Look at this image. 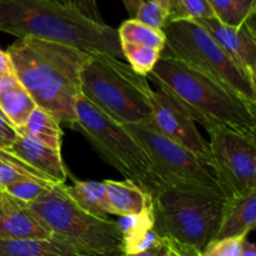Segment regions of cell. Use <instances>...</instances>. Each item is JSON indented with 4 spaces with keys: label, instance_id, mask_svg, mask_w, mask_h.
I'll list each match as a JSON object with an SVG mask.
<instances>
[{
    "label": "cell",
    "instance_id": "d6986e66",
    "mask_svg": "<svg viewBox=\"0 0 256 256\" xmlns=\"http://www.w3.org/2000/svg\"><path fill=\"white\" fill-rule=\"evenodd\" d=\"M118 224L122 232L124 256L144 252L164 239L152 228V212L140 216L122 218Z\"/></svg>",
    "mask_w": 256,
    "mask_h": 256
},
{
    "label": "cell",
    "instance_id": "83f0119b",
    "mask_svg": "<svg viewBox=\"0 0 256 256\" xmlns=\"http://www.w3.org/2000/svg\"><path fill=\"white\" fill-rule=\"evenodd\" d=\"M54 186H56V185L35 182V180L22 179L8 185L4 189V192H6L8 194L12 195L15 199L25 202V204H30V202L39 199L44 192H46L48 190H50Z\"/></svg>",
    "mask_w": 256,
    "mask_h": 256
},
{
    "label": "cell",
    "instance_id": "9a60e30c",
    "mask_svg": "<svg viewBox=\"0 0 256 256\" xmlns=\"http://www.w3.org/2000/svg\"><path fill=\"white\" fill-rule=\"evenodd\" d=\"M256 225V192L225 200L219 229L214 242L232 238H248Z\"/></svg>",
    "mask_w": 256,
    "mask_h": 256
},
{
    "label": "cell",
    "instance_id": "f1b7e54d",
    "mask_svg": "<svg viewBox=\"0 0 256 256\" xmlns=\"http://www.w3.org/2000/svg\"><path fill=\"white\" fill-rule=\"evenodd\" d=\"M244 239L245 238H232L212 242L202 256H239Z\"/></svg>",
    "mask_w": 256,
    "mask_h": 256
},
{
    "label": "cell",
    "instance_id": "ac0fdd59",
    "mask_svg": "<svg viewBox=\"0 0 256 256\" xmlns=\"http://www.w3.org/2000/svg\"><path fill=\"white\" fill-rule=\"evenodd\" d=\"M0 256H90L78 248L50 239H0Z\"/></svg>",
    "mask_w": 256,
    "mask_h": 256
},
{
    "label": "cell",
    "instance_id": "ffe728a7",
    "mask_svg": "<svg viewBox=\"0 0 256 256\" xmlns=\"http://www.w3.org/2000/svg\"><path fill=\"white\" fill-rule=\"evenodd\" d=\"M62 188L80 209L94 216L109 219L104 182H75L72 185L62 184Z\"/></svg>",
    "mask_w": 256,
    "mask_h": 256
},
{
    "label": "cell",
    "instance_id": "5bb4252c",
    "mask_svg": "<svg viewBox=\"0 0 256 256\" xmlns=\"http://www.w3.org/2000/svg\"><path fill=\"white\" fill-rule=\"evenodd\" d=\"M22 162L42 172L56 185L65 184L68 170L62 162L60 150L52 149L32 138L18 132L9 148H5Z\"/></svg>",
    "mask_w": 256,
    "mask_h": 256
},
{
    "label": "cell",
    "instance_id": "836d02e7",
    "mask_svg": "<svg viewBox=\"0 0 256 256\" xmlns=\"http://www.w3.org/2000/svg\"><path fill=\"white\" fill-rule=\"evenodd\" d=\"M122 2L124 4V8L126 9L130 19H135L138 12H139L140 8L142 6L145 0H122Z\"/></svg>",
    "mask_w": 256,
    "mask_h": 256
},
{
    "label": "cell",
    "instance_id": "7a4b0ae2",
    "mask_svg": "<svg viewBox=\"0 0 256 256\" xmlns=\"http://www.w3.org/2000/svg\"><path fill=\"white\" fill-rule=\"evenodd\" d=\"M148 79L166 92L208 132L228 129L256 135L255 105L180 60L162 52Z\"/></svg>",
    "mask_w": 256,
    "mask_h": 256
},
{
    "label": "cell",
    "instance_id": "4dcf8cb0",
    "mask_svg": "<svg viewBox=\"0 0 256 256\" xmlns=\"http://www.w3.org/2000/svg\"><path fill=\"white\" fill-rule=\"evenodd\" d=\"M18 132L10 124L8 118L0 109V148H9L16 138Z\"/></svg>",
    "mask_w": 256,
    "mask_h": 256
},
{
    "label": "cell",
    "instance_id": "cb8c5ba5",
    "mask_svg": "<svg viewBox=\"0 0 256 256\" xmlns=\"http://www.w3.org/2000/svg\"><path fill=\"white\" fill-rule=\"evenodd\" d=\"M118 30L120 44L129 42V44L144 45V46L155 48V49L164 50L165 48V34L162 30L149 26L138 19H128L122 22Z\"/></svg>",
    "mask_w": 256,
    "mask_h": 256
},
{
    "label": "cell",
    "instance_id": "d4e9b609",
    "mask_svg": "<svg viewBox=\"0 0 256 256\" xmlns=\"http://www.w3.org/2000/svg\"><path fill=\"white\" fill-rule=\"evenodd\" d=\"M120 45H122V58L126 59L132 69L146 78L154 69L162 52V50L144 46V45L129 44V42H122Z\"/></svg>",
    "mask_w": 256,
    "mask_h": 256
},
{
    "label": "cell",
    "instance_id": "d590c367",
    "mask_svg": "<svg viewBox=\"0 0 256 256\" xmlns=\"http://www.w3.org/2000/svg\"><path fill=\"white\" fill-rule=\"evenodd\" d=\"M239 256H256V248L255 245L252 244V242L245 238L242 240V250H240V254Z\"/></svg>",
    "mask_w": 256,
    "mask_h": 256
},
{
    "label": "cell",
    "instance_id": "8fae6325",
    "mask_svg": "<svg viewBox=\"0 0 256 256\" xmlns=\"http://www.w3.org/2000/svg\"><path fill=\"white\" fill-rule=\"evenodd\" d=\"M148 124L160 135L189 150L210 165L209 142L202 136L188 112L164 90L158 89L152 92V114Z\"/></svg>",
    "mask_w": 256,
    "mask_h": 256
},
{
    "label": "cell",
    "instance_id": "484cf974",
    "mask_svg": "<svg viewBox=\"0 0 256 256\" xmlns=\"http://www.w3.org/2000/svg\"><path fill=\"white\" fill-rule=\"evenodd\" d=\"M214 18L208 0H170V12L168 22L179 20L210 19Z\"/></svg>",
    "mask_w": 256,
    "mask_h": 256
},
{
    "label": "cell",
    "instance_id": "44dd1931",
    "mask_svg": "<svg viewBox=\"0 0 256 256\" xmlns=\"http://www.w3.org/2000/svg\"><path fill=\"white\" fill-rule=\"evenodd\" d=\"M16 132L24 134L52 149H62V130L54 116L40 108H35L22 126L18 128Z\"/></svg>",
    "mask_w": 256,
    "mask_h": 256
},
{
    "label": "cell",
    "instance_id": "e0dca14e",
    "mask_svg": "<svg viewBox=\"0 0 256 256\" xmlns=\"http://www.w3.org/2000/svg\"><path fill=\"white\" fill-rule=\"evenodd\" d=\"M36 104L14 72L0 75V109L15 128L22 126Z\"/></svg>",
    "mask_w": 256,
    "mask_h": 256
},
{
    "label": "cell",
    "instance_id": "ba28073f",
    "mask_svg": "<svg viewBox=\"0 0 256 256\" xmlns=\"http://www.w3.org/2000/svg\"><path fill=\"white\" fill-rule=\"evenodd\" d=\"M125 128L145 150L164 186L195 188L224 195L216 174L206 162L160 135L148 122Z\"/></svg>",
    "mask_w": 256,
    "mask_h": 256
},
{
    "label": "cell",
    "instance_id": "9c48e42d",
    "mask_svg": "<svg viewBox=\"0 0 256 256\" xmlns=\"http://www.w3.org/2000/svg\"><path fill=\"white\" fill-rule=\"evenodd\" d=\"M210 135V165L225 198L256 192V135L216 129Z\"/></svg>",
    "mask_w": 256,
    "mask_h": 256
},
{
    "label": "cell",
    "instance_id": "8992f818",
    "mask_svg": "<svg viewBox=\"0 0 256 256\" xmlns=\"http://www.w3.org/2000/svg\"><path fill=\"white\" fill-rule=\"evenodd\" d=\"M74 129L79 130L100 156L125 180L136 184L150 196L164 186L145 150L126 128L110 119L82 94L76 102Z\"/></svg>",
    "mask_w": 256,
    "mask_h": 256
},
{
    "label": "cell",
    "instance_id": "1f68e13d",
    "mask_svg": "<svg viewBox=\"0 0 256 256\" xmlns=\"http://www.w3.org/2000/svg\"><path fill=\"white\" fill-rule=\"evenodd\" d=\"M169 256H202L198 250L188 245L180 244V242L169 240Z\"/></svg>",
    "mask_w": 256,
    "mask_h": 256
},
{
    "label": "cell",
    "instance_id": "f546056e",
    "mask_svg": "<svg viewBox=\"0 0 256 256\" xmlns=\"http://www.w3.org/2000/svg\"><path fill=\"white\" fill-rule=\"evenodd\" d=\"M59 2L78 10L84 16L92 20V22L105 24L104 20H102V12H100L99 5H98V0H59Z\"/></svg>",
    "mask_w": 256,
    "mask_h": 256
},
{
    "label": "cell",
    "instance_id": "7c38bea8",
    "mask_svg": "<svg viewBox=\"0 0 256 256\" xmlns=\"http://www.w3.org/2000/svg\"><path fill=\"white\" fill-rule=\"evenodd\" d=\"M255 18H252L242 26H228L215 18L195 20L215 40L218 45L238 65L256 76V32Z\"/></svg>",
    "mask_w": 256,
    "mask_h": 256
},
{
    "label": "cell",
    "instance_id": "4316f807",
    "mask_svg": "<svg viewBox=\"0 0 256 256\" xmlns=\"http://www.w3.org/2000/svg\"><path fill=\"white\" fill-rule=\"evenodd\" d=\"M170 0H145L135 19L155 29L162 30L168 24Z\"/></svg>",
    "mask_w": 256,
    "mask_h": 256
},
{
    "label": "cell",
    "instance_id": "4fadbf2b",
    "mask_svg": "<svg viewBox=\"0 0 256 256\" xmlns=\"http://www.w3.org/2000/svg\"><path fill=\"white\" fill-rule=\"evenodd\" d=\"M52 232L28 204L0 190V239H50Z\"/></svg>",
    "mask_w": 256,
    "mask_h": 256
},
{
    "label": "cell",
    "instance_id": "3957f363",
    "mask_svg": "<svg viewBox=\"0 0 256 256\" xmlns=\"http://www.w3.org/2000/svg\"><path fill=\"white\" fill-rule=\"evenodd\" d=\"M152 92L146 76L110 54L88 52L80 70V94L120 125L148 122Z\"/></svg>",
    "mask_w": 256,
    "mask_h": 256
},
{
    "label": "cell",
    "instance_id": "277c9868",
    "mask_svg": "<svg viewBox=\"0 0 256 256\" xmlns=\"http://www.w3.org/2000/svg\"><path fill=\"white\" fill-rule=\"evenodd\" d=\"M225 200L209 190L162 186L152 196V228L162 238L202 254L214 242Z\"/></svg>",
    "mask_w": 256,
    "mask_h": 256
},
{
    "label": "cell",
    "instance_id": "6da1fadb",
    "mask_svg": "<svg viewBox=\"0 0 256 256\" xmlns=\"http://www.w3.org/2000/svg\"><path fill=\"white\" fill-rule=\"evenodd\" d=\"M0 32L122 58L118 30L59 0H0Z\"/></svg>",
    "mask_w": 256,
    "mask_h": 256
},
{
    "label": "cell",
    "instance_id": "7402d4cb",
    "mask_svg": "<svg viewBox=\"0 0 256 256\" xmlns=\"http://www.w3.org/2000/svg\"><path fill=\"white\" fill-rule=\"evenodd\" d=\"M214 18L228 26H242L255 18L256 0H208Z\"/></svg>",
    "mask_w": 256,
    "mask_h": 256
},
{
    "label": "cell",
    "instance_id": "5b68a950",
    "mask_svg": "<svg viewBox=\"0 0 256 256\" xmlns=\"http://www.w3.org/2000/svg\"><path fill=\"white\" fill-rule=\"evenodd\" d=\"M52 236L90 256H124L118 222L94 216L80 209L62 185L52 188L28 204Z\"/></svg>",
    "mask_w": 256,
    "mask_h": 256
},
{
    "label": "cell",
    "instance_id": "603a6c76",
    "mask_svg": "<svg viewBox=\"0 0 256 256\" xmlns=\"http://www.w3.org/2000/svg\"><path fill=\"white\" fill-rule=\"evenodd\" d=\"M22 179L35 180V182H46L56 185L50 182L46 176L32 169L24 162L15 156L5 148H0V190H4L8 185Z\"/></svg>",
    "mask_w": 256,
    "mask_h": 256
},
{
    "label": "cell",
    "instance_id": "30bf717a",
    "mask_svg": "<svg viewBox=\"0 0 256 256\" xmlns=\"http://www.w3.org/2000/svg\"><path fill=\"white\" fill-rule=\"evenodd\" d=\"M6 52L15 76L30 95L62 68L88 55V52L35 38L18 39Z\"/></svg>",
    "mask_w": 256,
    "mask_h": 256
},
{
    "label": "cell",
    "instance_id": "52a82bcc",
    "mask_svg": "<svg viewBox=\"0 0 256 256\" xmlns=\"http://www.w3.org/2000/svg\"><path fill=\"white\" fill-rule=\"evenodd\" d=\"M166 55L219 82L256 106V76L238 65L210 36L209 32L190 20L170 22L162 29Z\"/></svg>",
    "mask_w": 256,
    "mask_h": 256
},
{
    "label": "cell",
    "instance_id": "2e32d148",
    "mask_svg": "<svg viewBox=\"0 0 256 256\" xmlns=\"http://www.w3.org/2000/svg\"><path fill=\"white\" fill-rule=\"evenodd\" d=\"M109 215L140 216L152 212V196L130 180H104Z\"/></svg>",
    "mask_w": 256,
    "mask_h": 256
},
{
    "label": "cell",
    "instance_id": "d6a6232c",
    "mask_svg": "<svg viewBox=\"0 0 256 256\" xmlns=\"http://www.w3.org/2000/svg\"><path fill=\"white\" fill-rule=\"evenodd\" d=\"M128 256H169V242L168 239H162L154 246L144 250V252H136V254L128 255Z\"/></svg>",
    "mask_w": 256,
    "mask_h": 256
},
{
    "label": "cell",
    "instance_id": "e575fe53",
    "mask_svg": "<svg viewBox=\"0 0 256 256\" xmlns=\"http://www.w3.org/2000/svg\"><path fill=\"white\" fill-rule=\"evenodd\" d=\"M12 72H14V70H12V65L9 59V55H8L6 52L0 49V75L12 74Z\"/></svg>",
    "mask_w": 256,
    "mask_h": 256
}]
</instances>
